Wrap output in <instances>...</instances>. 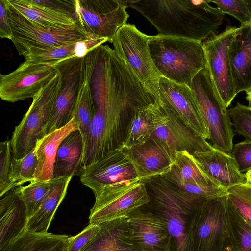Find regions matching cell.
Masks as SVG:
<instances>
[{"label":"cell","mask_w":251,"mask_h":251,"mask_svg":"<svg viewBox=\"0 0 251 251\" xmlns=\"http://www.w3.org/2000/svg\"><path fill=\"white\" fill-rule=\"evenodd\" d=\"M159 91V98L183 123L205 139H209V132L190 87L161 77Z\"/></svg>","instance_id":"17"},{"label":"cell","mask_w":251,"mask_h":251,"mask_svg":"<svg viewBox=\"0 0 251 251\" xmlns=\"http://www.w3.org/2000/svg\"><path fill=\"white\" fill-rule=\"evenodd\" d=\"M142 181L146 185L153 212L167 226L169 251H191L193 222L205 200L182 191L161 176Z\"/></svg>","instance_id":"3"},{"label":"cell","mask_w":251,"mask_h":251,"mask_svg":"<svg viewBox=\"0 0 251 251\" xmlns=\"http://www.w3.org/2000/svg\"><path fill=\"white\" fill-rule=\"evenodd\" d=\"M228 112L234 131L251 140V107L237 102Z\"/></svg>","instance_id":"38"},{"label":"cell","mask_w":251,"mask_h":251,"mask_svg":"<svg viewBox=\"0 0 251 251\" xmlns=\"http://www.w3.org/2000/svg\"><path fill=\"white\" fill-rule=\"evenodd\" d=\"M86 75L95 114L84 141L81 168L121 147L135 109L157 101L120 61H97L87 68Z\"/></svg>","instance_id":"1"},{"label":"cell","mask_w":251,"mask_h":251,"mask_svg":"<svg viewBox=\"0 0 251 251\" xmlns=\"http://www.w3.org/2000/svg\"><path fill=\"white\" fill-rule=\"evenodd\" d=\"M249 23H251V19H250V22H249Z\"/></svg>","instance_id":"47"},{"label":"cell","mask_w":251,"mask_h":251,"mask_svg":"<svg viewBox=\"0 0 251 251\" xmlns=\"http://www.w3.org/2000/svg\"><path fill=\"white\" fill-rule=\"evenodd\" d=\"M153 111L155 128L151 137L162 142L173 153L186 151L194 155L213 149L206 139L183 123L160 98Z\"/></svg>","instance_id":"11"},{"label":"cell","mask_w":251,"mask_h":251,"mask_svg":"<svg viewBox=\"0 0 251 251\" xmlns=\"http://www.w3.org/2000/svg\"><path fill=\"white\" fill-rule=\"evenodd\" d=\"M123 151L140 181L163 175L170 169L175 156L167 146L153 137Z\"/></svg>","instance_id":"18"},{"label":"cell","mask_w":251,"mask_h":251,"mask_svg":"<svg viewBox=\"0 0 251 251\" xmlns=\"http://www.w3.org/2000/svg\"><path fill=\"white\" fill-rule=\"evenodd\" d=\"M7 5L12 31L11 41L20 56L31 47L65 46L92 38L85 33L79 25L69 29L42 27L18 13L8 3Z\"/></svg>","instance_id":"9"},{"label":"cell","mask_w":251,"mask_h":251,"mask_svg":"<svg viewBox=\"0 0 251 251\" xmlns=\"http://www.w3.org/2000/svg\"><path fill=\"white\" fill-rule=\"evenodd\" d=\"M72 177L52 178L50 188L38 210L28 219L26 231L48 233L54 214L64 199Z\"/></svg>","instance_id":"27"},{"label":"cell","mask_w":251,"mask_h":251,"mask_svg":"<svg viewBox=\"0 0 251 251\" xmlns=\"http://www.w3.org/2000/svg\"><path fill=\"white\" fill-rule=\"evenodd\" d=\"M0 36L1 38L11 40L12 31L8 16L6 0H0Z\"/></svg>","instance_id":"44"},{"label":"cell","mask_w":251,"mask_h":251,"mask_svg":"<svg viewBox=\"0 0 251 251\" xmlns=\"http://www.w3.org/2000/svg\"><path fill=\"white\" fill-rule=\"evenodd\" d=\"M77 129L78 128L76 124L72 119L66 126L45 135L38 141L36 145L38 166L35 181H49L52 179L58 147L69 134Z\"/></svg>","instance_id":"26"},{"label":"cell","mask_w":251,"mask_h":251,"mask_svg":"<svg viewBox=\"0 0 251 251\" xmlns=\"http://www.w3.org/2000/svg\"><path fill=\"white\" fill-rule=\"evenodd\" d=\"M94 195L95 202L89 217L90 225L128 218L150 202L146 185L139 179L107 187Z\"/></svg>","instance_id":"8"},{"label":"cell","mask_w":251,"mask_h":251,"mask_svg":"<svg viewBox=\"0 0 251 251\" xmlns=\"http://www.w3.org/2000/svg\"><path fill=\"white\" fill-rule=\"evenodd\" d=\"M69 242L65 234L26 231L5 251H67Z\"/></svg>","instance_id":"30"},{"label":"cell","mask_w":251,"mask_h":251,"mask_svg":"<svg viewBox=\"0 0 251 251\" xmlns=\"http://www.w3.org/2000/svg\"><path fill=\"white\" fill-rule=\"evenodd\" d=\"M127 220L123 218L99 224L100 231L81 251H142L129 232Z\"/></svg>","instance_id":"23"},{"label":"cell","mask_w":251,"mask_h":251,"mask_svg":"<svg viewBox=\"0 0 251 251\" xmlns=\"http://www.w3.org/2000/svg\"><path fill=\"white\" fill-rule=\"evenodd\" d=\"M51 179L49 181L36 180L25 186L16 188L26 208L28 219L38 210L48 193Z\"/></svg>","instance_id":"35"},{"label":"cell","mask_w":251,"mask_h":251,"mask_svg":"<svg viewBox=\"0 0 251 251\" xmlns=\"http://www.w3.org/2000/svg\"><path fill=\"white\" fill-rule=\"evenodd\" d=\"M227 236L222 251H251V223L245 219L226 197Z\"/></svg>","instance_id":"29"},{"label":"cell","mask_w":251,"mask_h":251,"mask_svg":"<svg viewBox=\"0 0 251 251\" xmlns=\"http://www.w3.org/2000/svg\"><path fill=\"white\" fill-rule=\"evenodd\" d=\"M83 58L73 57L53 66L61 75V85L44 131V136L66 126L71 120L84 80Z\"/></svg>","instance_id":"14"},{"label":"cell","mask_w":251,"mask_h":251,"mask_svg":"<svg viewBox=\"0 0 251 251\" xmlns=\"http://www.w3.org/2000/svg\"><path fill=\"white\" fill-rule=\"evenodd\" d=\"M194 92L212 146L231 155L234 130L227 108L220 97L205 67L194 77Z\"/></svg>","instance_id":"5"},{"label":"cell","mask_w":251,"mask_h":251,"mask_svg":"<svg viewBox=\"0 0 251 251\" xmlns=\"http://www.w3.org/2000/svg\"><path fill=\"white\" fill-rule=\"evenodd\" d=\"M7 3L27 19L53 29H69L79 26L73 17L35 4L30 0H6Z\"/></svg>","instance_id":"28"},{"label":"cell","mask_w":251,"mask_h":251,"mask_svg":"<svg viewBox=\"0 0 251 251\" xmlns=\"http://www.w3.org/2000/svg\"><path fill=\"white\" fill-rule=\"evenodd\" d=\"M193 155L204 172L221 187L227 189L246 183L245 174L239 171L231 155L213 147L209 151L197 152Z\"/></svg>","instance_id":"22"},{"label":"cell","mask_w":251,"mask_h":251,"mask_svg":"<svg viewBox=\"0 0 251 251\" xmlns=\"http://www.w3.org/2000/svg\"><path fill=\"white\" fill-rule=\"evenodd\" d=\"M152 59L161 77L190 87L197 75L206 66L202 42L157 34L150 36Z\"/></svg>","instance_id":"4"},{"label":"cell","mask_w":251,"mask_h":251,"mask_svg":"<svg viewBox=\"0 0 251 251\" xmlns=\"http://www.w3.org/2000/svg\"><path fill=\"white\" fill-rule=\"evenodd\" d=\"M239 27L227 26L202 41L206 68L220 97L227 108L236 96L232 81L228 48L239 32Z\"/></svg>","instance_id":"12"},{"label":"cell","mask_w":251,"mask_h":251,"mask_svg":"<svg viewBox=\"0 0 251 251\" xmlns=\"http://www.w3.org/2000/svg\"><path fill=\"white\" fill-rule=\"evenodd\" d=\"M84 143L78 129L68 135L60 144L54 166L53 178L73 177L81 169Z\"/></svg>","instance_id":"24"},{"label":"cell","mask_w":251,"mask_h":251,"mask_svg":"<svg viewBox=\"0 0 251 251\" xmlns=\"http://www.w3.org/2000/svg\"><path fill=\"white\" fill-rule=\"evenodd\" d=\"M57 73L54 66L25 60L13 72L0 74V97L10 102L33 98Z\"/></svg>","instance_id":"15"},{"label":"cell","mask_w":251,"mask_h":251,"mask_svg":"<svg viewBox=\"0 0 251 251\" xmlns=\"http://www.w3.org/2000/svg\"><path fill=\"white\" fill-rule=\"evenodd\" d=\"M127 0H76V20L87 35L112 43L129 17Z\"/></svg>","instance_id":"10"},{"label":"cell","mask_w":251,"mask_h":251,"mask_svg":"<svg viewBox=\"0 0 251 251\" xmlns=\"http://www.w3.org/2000/svg\"><path fill=\"white\" fill-rule=\"evenodd\" d=\"M232 81L237 95L251 89V23L241 25L228 50Z\"/></svg>","instance_id":"21"},{"label":"cell","mask_w":251,"mask_h":251,"mask_svg":"<svg viewBox=\"0 0 251 251\" xmlns=\"http://www.w3.org/2000/svg\"><path fill=\"white\" fill-rule=\"evenodd\" d=\"M231 155L240 172H246L251 169V140L246 139L234 145Z\"/></svg>","instance_id":"40"},{"label":"cell","mask_w":251,"mask_h":251,"mask_svg":"<svg viewBox=\"0 0 251 251\" xmlns=\"http://www.w3.org/2000/svg\"><path fill=\"white\" fill-rule=\"evenodd\" d=\"M127 224L142 251H169L170 237L166 224L153 211L139 209L127 218Z\"/></svg>","instance_id":"19"},{"label":"cell","mask_w":251,"mask_h":251,"mask_svg":"<svg viewBox=\"0 0 251 251\" xmlns=\"http://www.w3.org/2000/svg\"><path fill=\"white\" fill-rule=\"evenodd\" d=\"M13 158L10 140L0 143V196L1 197L14 189L9 179Z\"/></svg>","instance_id":"39"},{"label":"cell","mask_w":251,"mask_h":251,"mask_svg":"<svg viewBox=\"0 0 251 251\" xmlns=\"http://www.w3.org/2000/svg\"><path fill=\"white\" fill-rule=\"evenodd\" d=\"M149 37L134 25L126 23L118 30L112 43L118 56L145 90L158 101L161 75L151 55Z\"/></svg>","instance_id":"6"},{"label":"cell","mask_w":251,"mask_h":251,"mask_svg":"<svg viewBox=\"0 0 251 251\" xmlns=\"http://www.w3.org/2000/svg\"><path fill=\"white\" fill-rule=\"evenodd\" d=\"M57 75L32 98V102L10 139L13 158L20 159L33 149L44 136L61 85V75Z\"/></svg>","instance_id":"7"},{"label":"cell","mask_w":251,"mask_h":251,"mask_svg":"<svg viewBox=\"0 0 251 251\" xmlns=\"http://www.w3.org/2000/svg\"><path fill=\"white\" fill-rule=\"evenodd\" d=\"M161 176L173 184L189 183L203 186H221L204 172L194 155L186 151L176 152L172 165Z\"/></svg>","instance_id":"25"},{"label":"cell","mask_w":251,"mask_h":251,"mask_svg":"<svg viewBox=\"0 0 251 251\" xmlns=\"http://www.w3.org/2000/svg\"><path fill=\"white\" fill-rule=\"evenodd\" d=\"M226 197L203 202L192 228L191 251H222L227 236Z\"/></svg>","instance_id":"13"},{"label":"cell","mask_w":251,"mask_h":251,"mask_svg":"<svg viewBox=\"0 0 251 251\" xmlns=\"http://www.w3.org/2000/svg\"><path fill=\"white\" fill-rule=\"evenodd\" d=\"M213 3L224 14H229L239 21L241 25L250 22L251 18V0H207Z\"/></svg>","instance_id":"37"},{"label":"cell","mask_w":251,"mask_h":251,"mask_svg":"<svg viewBox=\"0 0 251 251\" xmlns=\"http://www.w3.org/2000/svg\"><path fill=\"white\" fill-rule=\"evenodd\" d=\"M26 206L16 188L0 201V251L6 249L26 231Z\"/></svg>","instance_id":"20"},{"label":"cell","mask_w":251,"mask_h":251,"mask_svg":"<svg viewBox=\"0 0 251 251\" xmlns=\"http://www.w3.org/2000/svg\"><path fill=\"white\" fill-rule=\"evenodd\" d=\"M95 114V107L90 83L84 73V80L72 116L82 135L84 143Z\"/></svg>","instance_id":"32"},{"label":"cell","mask_w":251,"mask_h":251,"mask_svg":"<svg viewBox=\"0 0 251 251\" xmlns=\"http://www.w3.org/2000/svg\"><path fill=\"white\" fill-rule=\"evenodd\" d=\"M38 166L36 147L20 159L13 158L9 179L14 188L23 184L35 181V175Z\"/></svg>","instance_id":"34"},{"label":"cell","mask_w":251,"mask_h":251,"mask_svg":"<svg viewBox=\"0 0 251 251\" xmlns=\"http://www.w3.org/2000/svg\"><path fill=\"white\" fill-rule=\"evenodd\" d=\"M154 104L140 106L135 109L127 128L122 148L142 144L151 137L155 128L153 111Z\"/></svg>","instance_id":"31"},{"label":"cell","mask_w":251,"mask_h":251,"mask_svg":"<svg viewBox=\"0 0 251 251\" xmlns=\"http://www.w3.org/2000/svg\"><path fill=\"white\" fill-rule=\"evenodd\" d=\"M30 0L35 4L70 16L76 20V0Z\"/></svg>","instance_id":"42"},{"label":"cell","mask_w":251,"mask_h":251,"mask_svg":"<svg viewBox=\"0 0 251 251\" xmlns=\"http://www.w3.org/2000/svg\"><path fill=\"white\" fill-rule=\"evenodd\" d=\"M246 99L248 101L249 103V106L251 107V89L246 92Z\"/></svg>","instance_id":"46"},{"label":"cell","mask_w":251,"mask_h":251,"mask_svg":"<svg viewBox=\"0 0 251 251\" xmlns=\"http://www.w3.org/2000/svg\"><path fill=\"white\" fill-rule=\"evenodd\" d=\"M128 7L145 17L159 35L201 42L215 34L225 17L203 0H131Z\"/></svg>","instance_id":"2"},{"label":"cell","mask_w":251,"mask_h":251,"mask_svg":"<svg viewBox=\"0 0 251 251\" xmlns=\"http://www.w3.org/2000/svg\"><path fill=\"white\" fill-rule=\"evenodd\" d=\"M78 176L82 184L91 189L94 194L107 187L138 179L133 165L121 147L81 168Z\"/></svg>","instance_id":"16"},{"label":"cell","mask_w":251,"mask_h":251,"mask_svg":"<svg viewBox=\"0 0 251 251\" xmlns=\"http://www.w3.org/2000/svg\"><path fill=\"white\" fill-rule=\"evenodd\" d=\"M75 43L54 47H31L23 54L25 60L35 64L54 66L59 62L70 58L75 57Z\"/></svg>","instance_id":"33"},{"label":"cell","mask_w":251,"mask_h":251,"mask_svg":"<svg viewBox=\"0 0 251 251\" xmlns=\"http://www.w3.org/2000/svg\"><path fill=\"white\" fill-rule=\"evenodd\" d=\"M100 229L99 225H90L79 234L69 237L67 251H81L96 236Z\"/></svg>","instance_id":"41"},{"label":"cell","mask_w":251,"mask_h":251,"mask_svg":"<svg viewBox=\"0 0 251 251\" xmlns=\"http://www.w3.org/2000/svg\"><path fill=\"white\" fill-rule=\"evenodd\" d=\"M246 183L251 186V169L245 174Z\"/></svg>","instance_id":"45"},{"label":"cell","mask_w":251,"mask_h":251,"mask_svg":"<svg viewBox=\"0 0 251 251\" xmlns=\"http://www.w3.org/2000/svg\"><path fill=\"white\" fill-rule=\"evenodd\" d=\"M107 41V38L102 37H94L78 41L75 43V56L83 58L93 50Z\"/></svg>","instance_id":"43"},{"label":"cell","mask_w":251,"mask_h":251,"mask_svg":"<svg viewBox=\"0 0 251 251\" xmlns=\"http://www.w3.org/2000/svg\"><path fill=\"white\" fill-rule=\"evenodd\" d=\"M227 197L238 212L251 223V186L246 183L227 189Z\"/></svg>","instance_id":"36"}]
</instances>
